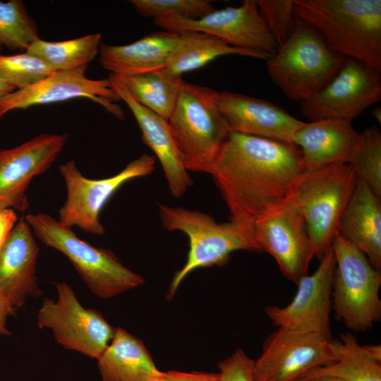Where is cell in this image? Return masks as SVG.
<instances>
[{
	"label": "cell",
	"mask_w": 381,
	"mask_h": 381,
	"mask_svg": "<svg viewBox=\"0 0 381 381\" xmlns=\"http://www.w3.org/2000/svg\"><path fill=\"white\" fill-rule=\"evenodd\" d=\"M304 171L301 150L294 143L231 132L210 174L230 221L253 229L287 199Z\"/></svg>",
	"instance_id": "obj_1"
},
{
	"label": "cell",
	"mask_w": 381,
	"mask_h": 381,
	"mask_svg": "<svg viewBox=\"0 0 381 381\" xmlns=\"http://www.w3.org/2000/svg\"><path fill=\"white\" fill-rule=\"evenodd\" d=\"M294 14L331 50L381 71L380 0H294Z\"/></svg>",
	"instance_id": "obj_2"
},
{
	"label": "cell",
	"mask_w": 381,
	"mask_h": 381,
	"mask_svg": "<svg viewBox=\"0 0 381 381\" xmlns=\"http://www.w3.org/2000/svg\"><path fill=\"white\" fill-rule=\"evenodd\" d=\"M346 59L331 50L314 27L296 18L291 34L266 65L273 83L289 99L301 102L326 87Z\"/></svg>",
	"instance_id": "obj_3"
},
{
	"label": "cell",
	"mask_w": 381,
	"mask_h": 381,
	"mask_svg": "<svg viewBox=\"0 0 381 381\" xmlns=\"http://www.w3.org/2000/svg\"><path fill=\"white\" fill-rule=\"evenodd\" d=\"M159 206L162 226L168 231H183L189 239L187 260L174 274L168 291L169 299L193 270L224 265L236 250L262 252L252 228L232 221L219 223L207 214L181 207Z\"/></svg>",
	"instance_id": "obj_4"
},
{
	"label": "cell",
	"mask_w": 381,
	"mask_h": 381,
	"mask_svg": "<svg viewBox=\"0 0 381 381\" xmlns=\"http://www.w3.org/2000/svg\"><path fill=\"white\" fill-rule=\"evenodd\" d=\"M25 219L33 234L46 246L68 258L91 291L110 298L145 282L126 267L110 250L80 239L71 229L48 214H28Z\"/></svg>",
	"instance_id": "obj_5"
},
{
	"label": "cell",
	"mask_w": 381,
	"mask_h": 381,
	"mask_svg": "<svg viewBox=\"0 0 381 381\" xmlns=\"http://www.w3.org/2000/svg\"><path fill=\"white\" fill-rule=\"evenodd\" d=\"M212 89L183 83L167 120L186 169L210 174L231 133Z\"/></svg>",
	"instance_id": "obj_6"
},
{
	"label": "cell",
	"mask_w": 381,
	"mask_h": 381,
	"mask_svg": "<svg viewBox=\"0 0 381 381\" xmlns=\"http://www.w3.org/2000/svg\"><path fill=\"white\" fill-rule=\"evenodd\" d=\"M356 181L349 164L337 163L304 171L294 184L289 197L304 217L315 257L319 260L332 246Z\"/></svg>",
	"instance_id": "obj_7"
},
{
	"label": "cell",
	"mask_w": 381,
	"mask_h": 381,
	"mask_svg": "<svg viewBox=\"0 0 381 381\" xmlns=\"http://www.w3.org/2000/svg\"><path fill=\"white\" fill-rule=\"evenodd\" d=\"M332 246L336 262L332 309L347 328L366 332L381 320V272L337 231Z\"/></svg>",
	"instance_id": "obj_8"
},
{
	"label": "cell",
	"mask_w": 381,
	"mask_h": 381,
	"mask_svg": "<svg viewBox=\"0 0 381 381\" xmlns=\"http://www.w3.org/2000/svg\"><path fill=\"white\" fill-rule=\"evenodd\" d=\"M155 158L147 154L131 161L118 174L108 178L91 179L84 176L74 161L59 167L67 188V198L59 210V222L86 232L103 235L105 231L99 215L111 196L126 182L153 171Z\"/></svg>",
	"instance_id": "obj_9"
},
{
	"label": "cell",
	"mask_w": 381,
	"mask_h": 381,
	"mask_svg": "<svg viewBox=\"0 0 381 381\" xmlns=\"http://www.w3.org/2000/svg\"><path fill=\"white\" fill-rule=\"evenodd\" d=\"M57 299L45 298L37 316L39 328H49L66 349L97 360L111 341L116 327L95 309L84 308L66 282L56 285Z\"/></svg>",
	"instance_id": "obj_10"
},
{
	"label": "cell",
	"mask_w": 381,
	"mask_h": 381,
	"mask_svg": "<svg viewBox=\"0 0 381 381\" xmlns=\"http://www.w3.org/2000/svg\"><path fill=\"white\" fill-rule=\"evenodd\" d=\"M380 72L347 58L326 87L300 102L301 114L310 121L333 119L351 123L365 109L380 101Z\"/></svg>",
	"instance_id": "obj_11"
},
{
	"label": "cell",
	"mask_w": 381,
	"mask_h": 381,
	"mask_svg": "<svg viewBox=\"0 0 381 381\" xmlns=\"http://www.w3.org/2000/svg\"><path fill=\"white\" fill-rule=\"evenodd\" d=\"M336 360L332 339L281 327L265 340L254 360L255 381H296L314 368Z\"/></svg>",
	"instance_id": "obj_12"
},
{
	"label": "cell",
	"mask_w": 381,
	"mask_h": 381,
	"mask_svg": "<svg viewBox=\"0 0 381 381\" xmlns=\"http://www.w3.org/2000/svg\"><path fill=\"white\" fill-rule=\"evenodd\" d=\"M253 229L262 250L275 260L287 279L297 284L308 274L315 253L304 217L289 197L257 220Z\"/></svg>",
	"instance_id": "obj_13"
},
{
	"label": "cell",
	"mask_w": 381,
	"mask_h": 381,
	"mask_svg": "<svg viewBox=\"0 0 381 381\" xmlns=\"http://www.w3.org/2000/svg\"><path fill=\"white\" fill-rule=\"evenodd\" d=\"M153 20L164 31L203 32L231 46L267 55L274 54L278 48L259 11L256 0H244L238 7L215 9L198 19L164 16Z\"/></svg>",
	"instance_id": "obj_14"
},
{
	"label": "cell",
	"mask_w": 381,
	"mask_h": 381,
	"mask_svg": "<svg viewBox=\"0 0 381 381\" xmlns=\"http://www.w3.org/2000/svg\"><path fill=\"white\" fill-rule=\"evenodd\" d=\"M336 262L332 246L316 270L301 278L292 301L286 306H267L265 313L277 327L329 337V315Z\"/></svg>",
	"instance_id": "obj_15"
},
{
	"label": "cell",
	"mask_w": 381,
	"mask_h": 381,
	"mask_svg": "<svg viewBox=\"0 0 381 381\" xmlns=\"http://www.w3.org/2000/svg\"><path fill=\"white\" fill-rule=\"evenodd\" d=\"M87 66L54 72L27 87L16 90L0 102V118L7 112L25 109L76 98L89 99L103 107L119 119L124 118L121 100L111 87L109 80H93L85 76Z\"/></svg>",
	"instance_id": "obj_16"
},
{
	"label": "cell",
	"mask_w": 381,
	"mask_h": 381,
	"mask_svg": "<svg viewBox=\"0 0 381 381\" xmlns=\"http://www.w3.org/2000/svg\"><path fill=\"white\" fill-rule=\"evenodd\" d=\"M68 134L41 133L11 149L0 150V210L25 211L31 181L54 162Z\"/></svg>",
	"instance_id": "obj_17"
},
{
	"label": "cell",
	"mask_w": 381,
	"mask_h": 381,
	"mask_svg": "<svg viewBox=\"0 0 381 381\" xmlns=\"http://www.w3.org/2000/svg\"><path fill=\"white\" fill-rule=\"evenodd\" d=\"M212 98L231 132L292 143L304 121L267 100L212 89Z\"/></svg>",
	"instance_id": "obj_18"
},
{
	"label": "cell",
	"mask_w": 381,
	"mask_h": 381,
	"mask_svg": "<svg viewBox=\"0 0 381 381\" xmlns=\"http://www.w3.org/2000/svg\"><path fill=\"white\" fill-rule=\"evenodd\" d=\"M38 254L33 232L22 217L0 248V293L13 314L28 296L42 294L35 274Z\"/></svg>",
	"instance_id": "obj_19"
},
{
	"label": "cell",
	"mask_w": 381,
	"mask_h": 381,
	"mask_svg": "<svg viewBox=\"0 0 381 381\" xmlns=\"http://www.w3.org/2000/svg\"><path fill=\"white\" fill-rule=\"evenodd\" d=\"M107 79L111 87L133 113L144 143L158 158L171 193L174 198H180L193 181L183 164L167 120L137 102L117 75L110 73Z\"/></svg>",
	"instance_id": "obj_20"
},
{
	"label": "cell",
	"mask_w": 381,
	"mask_h": 381,
	"mask_svg": "<svg viewBox=\"0 0 381 381\" xmlns=\"http://www.w3.org/2000/svg\"><path fill=\"white\" fill-rule=\"evenodd\" d=\"M359 133L350 122L325 119L304 122L292 143L301 152L305 171L349 163L358 143Z\"/></svg>",
	"instance_id": "obj_21"
},
{
	"label": "cell",
	"mask_w": 381,
	"mask_h": 381,
	"mask_svg": "<svg viewBox=\"0 0 381 381\" xmlns=\"http://www.w3.org/2000/svg\"><path fill=\"white\" fill-rule=\"evenodd\" d=\"M181 42L179 33L155 32L126 45L100 44L99 62L118 76L164 69Z\"/></svg>",
	"instance_id": "obj_22"
},
{
	"label": "cell",
	"mask_w": 381,
	"mask_h": 381,
	"mask_svg": "<svg viewBox=\"0 0 381 381\" xmlns=\"http://www.w3.org/2000/svg\"><path fill=\"white\" fill-rule=\"evenodd\" d=\"M381 200L360 179L340 218L337 232L381 269Z\"/></svg>",
	"instance_id": "obj_23"
},
{
	"label": "cell",
	"mask_w": 381,
	"mask_h": 381,
	"mask_svg": "<svg viewBox=\"0 0 381 381\" xmlns=\"http://www.w3.org/2000/svg\"><path fill=\"white\" fill-rule=\"evenodd\" d=\"M336 360L313 368L296 381L332 377L341 381H381V346L361 345L351 333L332 339Z\"/></svg>",
	"instance_id": "obj_24"
},
{
	"label": "cell",
	"mask_w": 381,
	"mask_h": 381,
	"mask_svg": "<svg viewBox=\"0 0 381 381\" xmlns=\"http://www.w3.org/2000/svg\"><path fill=\"white\" fill-rule=\"evenodd\" d=\"M97 365L102 381H156L161 372L143 342L121 327Z\"/></svg>",
	"instance_id": "obj_25"
},
{
	"label": "cell",
	"mask_w": 381,
	"mask_h": 381,
	"mask_svg": "<svg viewBox=\"0 0 381 381\" xmlns=\"http://www.w3.org/2000/svg\"><path fill=\"white\" fill-rule=\"evenodd\" d=\"M180 44L167 66L166 72L174 77L197 70L216 58L240 55L267 61L271 55L231 46L212 35L194 30L180 32Z\"/></svg>",
	"instance_id": "obj_26"
},
{
	"label": "cell",
	"mask_w": 381,
	"mask_h": 381,
	"mask_svg": "<svg viewBox=\"0 0 381 381\" xmlns=\"http://www.w3.org/2000/svg\"><path fill=\"white\" fill-rule=\"evenodd\" d=\"M118 77L137 102L166 120L175 108L184 83L181 77L172 76L164 69Z\"/></svg>",
	"instance_id": "obj_27"
},
{
	"label": "cell",
	"mask_w": 381,
	"mask_h": 381,
	"mask_svg": "<svg viewBox=\"0 0 381 381\" xmlns=\"http://www.w3.org/2000/svg\"><path fill=\"white\" fill-rule=\"evenodd\" d=\"M102 35L91 34L76 39L51 42L41 39L26 52L45 63L53 71H64L87 66L98 54Z\"/></svg>",
	"instance_id": "obj_28"
},
{
	"label": "cell",
	"mask_w": 381,
	"mask_h": 381,
	"mask_svg": "<svg viewBox=\"0 0 381 381\" xmlns=\"http://www.w3.org/2000/svg\"><path fill=\"white\" fill-rule=\"evenodd\" d=\"M39 39L37 25L23 1H0V49L25 52Z\"/></svg>",
	"instance_id": "obj_29"
},
{
	"label": "cell",
	"mask_w": 381,
	"mask_h": 381,
	"mask_svg": "<svg viewBox=\"0 0 381 381\" xmlns=\"http://www.w3.org/2000/svg\"><path fill=\"white\" fill-rule=\"evenodd\" d=\"M357 179L381 200V133L371 126L359 133L358 143L348 163Z\"/></svg>",
	"instance_id": "obj_30"
},
{
	"label": "cell",
	"mask_w": 381,
	"mask_h": 381,
	"mask_svg": "<svg viewBox=\"0 0 381 381\" xmlns=\"http://www.w3.org/2000/svg\"><path fill=\"white\" fill-rule=\"evenodd\" d=\"M54 73L45 63L26 52L13 55L0 53V79L20 89Z\"/></svg>",
	"instance_id": "obj_31"
},
{
	"label": "cell",
	"mask_w": 381,
	"mask_h": 381,
	"mask_svg": "<svg viewBox=\"0 0 381 381\" xmlns=\"http://www.w3.org/2000/svg\"><path fill=\"white\" fill-rule=\"evenodd\" d=\"M141 16L153 20L164 16L198 19L216 8L209 0H130Z\"/></svg>",
	"instance_id": "obj_32"
},
{
	"label": "cell",
	"mask_w": 381,
	"mask_h": 381,
	"mask_svg": "<svg viewBox=\"0 0 381 381\" xmlns=\"http://www.w3.org/2000/svg\"><path fill=\"white\" fill-rule=\"evenodd\" d=\"M259 11L278 46L291 34L296 20L294 0H256Z\"/></svg>",
	"instance_id": "obj_33"
},
{
	"label": "cell",
	"mask_w": 381,
	"mask_h": 381,
	"mask_svg": "<svg viewBox=\"0 0 381 381\" xmlns=\"http://www.w3.org/2000/svg\"><path fill=\"white\" fill-rule=\"evenodd\" d=\"M254 360L242 349H237L218 363L219 381H255Z\"/></svg>",
	"instance_id": "obj_34"
},
{
	"label": "cell",
	"mask_w": 381,
	"mask_h": 381,
	"mask_svg": "<svg viewBox=\"0 0 381 381\" xmlns=\"http://www.w3.org/2000/svg\"><path fill=\"white\" fill-rule=\"evenodd\" d=\"M156 381H219V373L161 371Z\"/></svg>",
	"instance_id": "obj_35"
},
{
	"label": "cell",
	"mask_w": 381,
	"mask_h": 381,
	"mask_svg": "<svg viewBox=\"0 0 381 381\" xmlns=\"http://www.w3.org/2000/svg\"><path fill=\"white\" fill-rule=\"evenodd\" d=\"M18 222V217L13 209L0 210V248L8 238Z\"/></svg>",
	"instance_id": "obj_36"
},
{
	"label": "cell",
	"mask_w": 381,
	"mask_h": 381,
	"mask_svg": "<svg viewBox=\"0 0 381 381\" xmlns=\"http://www.w3.org/2000/svg\"><path fill=\"white\" fill-rule=\"evenodd\" d=\"M8 315H14L0 293V334L8 335L10 332L6 327V318Z\"/></svg>",
	"instance_id": "obj_37"
},
{
	"label": "cell",
	"mask_w": 381,
	"mask_h": 381,
	"mask_svg": "<svg viewBox=\"0 0 381 381\" xmlns=\"http://www.w3.org/2000/svg\"><path fill=\"white\" fill-rule=\"evenodd\" d=\"M16 90L15 87L0 79V102L5 96Z\"/></svg>",
	"instance_id": "obj_38"
},
{
	"label": "cell",
	"mask_w": 381,
	"mask_h": 381,
	"mask_svg": "<svg viewBox=\"0 0 381 381\" xmlns=\"http://www.w3.org/2000/svg\"><path fill=\"white\" fill-rule=\"evenodd\" d=\"M372 116L380 123L381 122V109L376 107L371 112Z\"/></svg>",
	"instance_id": "obj_39"
},
{
	"label": "cell",
	"mask_w": 381,
	"mask_h": 381,
	"mask_svg": "<svg viewBox=\"0 0 381 381\" xmlns=\"http://www.w3.org/2000/svg\"><path fill=\"white\" fill-rule=\"evenodd\" d=\"M309 381H341V380L336 378H332V377H320V378L310 380Z\"/></svg>",
	"instance_id": "obj_40"
}]
</instances>
